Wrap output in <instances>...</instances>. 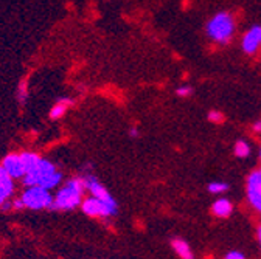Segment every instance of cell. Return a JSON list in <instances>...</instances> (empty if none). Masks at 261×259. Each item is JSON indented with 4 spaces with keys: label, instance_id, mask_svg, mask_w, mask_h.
I'll return each instance as SVG.
<instances>
[{
    "label": "cell",
    "instance_id": "obj_8",
    "mask_svg": "<svg viewBox=\"0 0 261 259\" xmlns=\"http://www.w3.org/2000/svg\"><path fill=\"white\" fill-rule=\"evenodd\" d=\"M16 191L14 186V179L8 176V172L4 169V166L0 165V207L10 199H13V194Z\"/></svg>",
    "mask_w": 261,
    "mask_h": 259
},
{
    "label": "cell",
    "instance_id": "obj_19",
    "mask_svg": "<svg viewBox=\"0 0 261 259\" xmlns=\"http://www.w3.org/2000/svg\"><path fill=\"white\" fill-rule=\"evenodd\" d=\"M193 93V89L190 87V85H180V87H177V90H176V95L177 96H180V98H188V96Z\"/></svg>",
    "mask_w": 261,
    "mask_h": 259
},
{
    "label": "cell",
    "instance_id": "obj_21",
    "mask_svg": "<svg viewBox=\"0 0 261 259\" xmlns=\"http://www.w3.org/2000/svg\"><path fill=\"white\" fill-rule=\"evenodd\" d=\"M129 135L133 137V138H139L140 137V131H139L137 127H130L129 129Z\"/></svg>",
    "mask_w": 261,
    "mask_h": 259
},
{
    "label": "cell",
    "instance_id": "obj_13",
    "mask_svg": "<svg viewBox=\"0 0 261 259\" xmlns=\"http://www.w3.org/2000/svg\"><path fill=\"white\" fill-rule=\"evenodd\" d=\"M246 199L252 210L261 214V192L253 188H246Z\"/></svg>",
    "mask_w": 261,
    "mask_h": 259
},
{
    "label": "cell",
    "instance_id": "obj_24",
    "mask_svg": "<svg viewBox=\"0 0 261 259\" xmlns=\"http://www.w3.org/2000/svg\"><path fill=\"white\" fill-rule=\"evenodd\" d=\"M259 160H261V148H259Z\"/></svg>",
    "mask_w": 261,
    "mask_h": 259
},
{
    "label": "cell",
    "instance_id": "obj_2",
    "mask_svg": "<svg viewBox=\"0 0 261 259\" xmlns=\"http://www.w3.org/2000/svg\"><path fill=\"white\" fill-rule=\"evenodd\" d=\"M25 188L28 186H42L45 189H56L62 185V172L56 168L53 161L42 158L38 161L35 168L27 171L23 179L20 180Z\"/></svg>",
    "mask_w": 261,
    "mask_h": 259
},
{
    "label": "cell",
    "instance_id": "obj_16",
    "mask_svg": "<svg viewBox=\"0 0 261 259\" xmlns=\"http://www.w3.org/2000/svg\"><path fill=\"white\" fill-rule=\"evenodd\" d=\"M228 183H225V182H210L208 185H207V191L210 192V194H213V196H222L224 192H227L228 191Z\"/></svg>",
    "mask_w": 261,
    "mask_h": 259
},
{
    "label": "cell",
    "instance_id": "obj_14",
    "mask_svg": "<svg viewBox=\"0 0 261 259\" xmlns=\"http://www.w3.org/2000/svg\"><path fill=\"white\" fill-rule=\"evenodd\" d=\"M250 145L246 141V140H238L233 146V154L238 157V158H247L250 155Z\"/></svg>",
    "mask_w": 261,
    "mask_h": 259
},
{
    "label": "cell",
    "instance_id": "obj_10",
    "mask_svg": "<svg viewBox=\"0 0 261 259\" xmlns=\"http://www.w3.org/2000/svg\"><path fill=\"white\" fill-rule=\"evenodd\" d=\"M232 213H233V204L230 199L221 197L212 204V214L219 219H227L228 216H232Z\"/></svg>",
    "mask_w": 261,
    "mask_h": 259
},
{
    "label": "cell",
    "instance_id": "obj_15",
    "mask_svg": "<svg viewBox=\"0 0 261 259\" xmlns=\"http://www.w3.org/2000/svg\"><path fill=\"white\" fill-rule=\"evenodd\" d=\"M246 188H253L261 192V168L255 169L249 174V177L246 180Z\"/></svg>",
    "mask_w": 261,
    "mask_h": 259
},
{
    "label": "cell",
    "instance_id": "obj_9",
    "mask_svg": "<svg viewBox=\"0 0 261 259\" xmlns=\"http://www.w3.org/2000/svg\"><path fill=\"white\" fill-rule=\"evenodd\" d=\"M261 45V26L255 25L243 36V50L247 54H253Z\"/></svg>",
    "mask_w": 261,
    "mask_h": 259
},
{
    "label": "cell",
    "instance_id": "obj_6",
    "mask_svg": "<svg viewBox=\"0 0 261 259\" xmlns=\"http://www.w3.org/2000/svg\"><path fill=\"white\" fill-rule=\"evenodd\" d=\"M84 182H86V189L89 192V196L106 200V202H117L112 194L108 191V188L100 180H98V177H95L92 172L84 176Z\"/></svg>",
    "mask_w": 261,
    "mask_h": 259
},
{
    "label": "cell",
    "instance_id": "obj_5",
    "mask_svg": "<svg viewBox=\"0 0 261 259\" xmlns=\"http://www.w3.org/2000/svg\"><path fill=\"white\" fill-rule=\"evenodd\" d=\"M81 211L89 217L96 219H111L118 214V204L117 202H106L96 197H84L81 204Z\"/></svg>",
    "mask_w": 261,
    "mask_h": 259
},
{
    "label": "cell",
    "instance_id": "obj_22",
    "mask_svg": "<svg viewBox=\"0 0 261 259\" xmlns=\"http://www.w3.org/2000/svg\"><path fill=\"white\" fill-rule=\"evenodd\" d=\"M253 132L255 134H261V120L259 121H255V124H253Z\"/></svg>",
    "mask_w": 261,
    "mask_h": 259
},
{
    "label": "cell",
    "instance_id": "obj_11",
    "mask_svg": "<svg viewBox=\"0 0 261 259\" xmlns=\"http://www.w3.org/2000/svg\"><path fill=\"white\" fill-rule=\"evenodd\" d=\"M171 247H173L174 253L180 259H194V253H193L190 244L185 239H182V238H173L171 239Z\"/></svg>",
    "mask_w": 261,
    "mask_h": 259
},
{
    "label": "cell",
    "instance_id": "obj_20",
    "mask_svg": "<svg viewBox=\"0 0 261 259\" xmlns=\"http://www.w3.org/2000/svg\"><path fill=\"white\" fill-rule=\"evenodd\" d=\"M224 259H246V254L240 250H230L224 254Z\"/></svg>",
    "mask_w": 261,
    "mask_h": 259
},
{
    "label": "cell",
    "instance_id": "obj_1",
    "mask_svg": "<svg viewBox=\"0 0 261 259\" xmlns=\"http://www.w3.org/2000/svg\"><path fill=\"white\" fill-rule=\"evenodd\" d=\"M84 177H73L65 180L55 192V202L51 211H73L81 207L86 194Z\"/></svg>",
    "mask_w": 261,
    "mask_h": 259
},
{
    "label": "cell",
    "instance_id": "obj_4",
    "mask_svg": "<svg viewBox=\"0 0 261 259\" xmlns=\"http://www.w3.org/2000/svg\"><path fill=\"white\" fill-rule=\"evenodd\" d=\"M23 210L31 211H42L53 208L55 202V194H51L50 189H45L42 186H28L22 191L20 197Z\"/></svg>",
    "mask_w": 261,
    "mask_h": 259
},
{
    "label": "cell",
    "instance_id": "obj_18",
    "mask_svg": "<svg viewBox=\"0 0 261 259\" xmlns=\"http://www.w3.org/2000/svg\"><path fill=\"white\" fill-rule=\"evenodd\" d=\"M212 123H215V124H221L222 121H224V115H222V112H218V110H212L210 113H208V117H207Z\"/></svg>",
    "mask_w": 261,
    "mask_h": 259
},
{
    "label": "cell",
    "instance_id": "obj_17",
    "mask_svg": "<svg viewBox=\"0 0 261 259\" xmlns=\"http://www.w3.org/2000/svg\"><path fill=\"white\" fill-rule=\"evenodd\" d=\"M27 98H28V85H27L25 81H22L19 89H17V100L23 104L27 101Z\"/></svg>",
    "mask_w": 261,
    "mask_h": 259
},
{
    "label": "cell",
    "instance_id": "obj_23",
    "mask_svg": "<svg viewBox=\"0 0 261 259\" xmlns=\"http://www.w3.org/2000/svg\"><path fill=\"white\" fill-rule=\"evenodd\" d=\"M256 239H258V244H259V248H261V223L258 225V228H256Z\"/></svg>",
    "mask_w": 261,
    "mask_h": 259
},
{
    "label": "cell",
    "instance_id": "obj_12",
    "mask_svg": "<svg viewBox=\"0 0 261 259\" xmlns=\"http://www.w3.org/2000/svg\"><path fill=\"white\" fill-rule=\"evenodd\" d=\"M73 106V100L70 98H61L55 103V106L51 107L50 110V118L51 120H59L65 115V112H67L70 107Z\"/></svg>",
    "mask_w": 261,
    "mask_h": 259
},
{
    "label": "cell",
    "instance_id": "obj_7",
    "mask_svg": "<svg viewBox=\"0 0 261 259\" xmlns=\"http://www.w3.org/2000/svg\"><path fill=\"white\" fill-rule=\"evenodd\" d=\"M4 169L8 172V176L14 180H22L27 169H25V165H23V160H22V155L20 154H16V152H11L8 154L2 163Z\"/></svg>",
    "mask_w": 261,
    "mask_h": 259
},
{
    "label": "cell",
    "instance_id": "obj_3",
    "mask_svg": "<svg viewBox=\"0 0 261 259\" xmlns=\"http://www.w3.org/2000/svg\"><path fill=\"white\" fill-rule=\"evenodd\" d=\"M207 35L212 41L222 45L230 42L232 36L235 35V19L232 14L225 11L215 14L207 23Z\"/></svg>",
    "mask_w": 261,
    "mask_h": 259
}]
</instances>
